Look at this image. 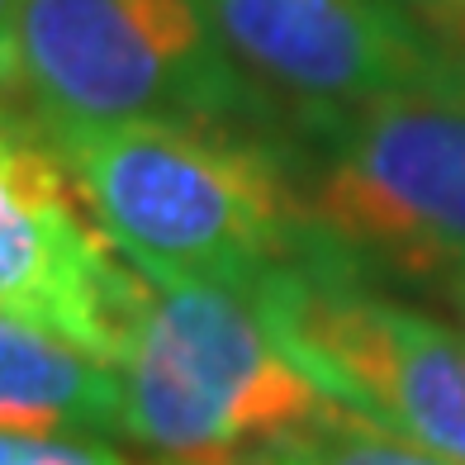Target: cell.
I'll list each match as a JSON object with an SVG mask.
<instances>
[{"mask_svg":"<svg viewBox=\"0 0 465 465\" xmlns=\"http://www.w3.org/2000/svg\"><path fill=\"white\" fill-rule=\"evenodd\" d=\"M44 134L81 204L143 281H200L252 300L313 242L281 143L176 124Z\"/></svg>","mask_w":465,"mask_h":465,"instance_id":"cell-1","label":"cell"},{"mask_svg":"<svg viewBox=\"0 0 465 465\" xmlns=\"http://www.w3.org/2000/svg\"><path fill=\"white\" fill-rule=\"evenodd\" d=\"M19 81L44 129H176L257 134L276 110L195 0H19Z\"/></svg>","mask_w":465,"mask_h":465,"instance_id":"cell-2","label":"cell"},{"mask_svg":"<svg viewBox=\"0 0 465 465\" xmlns=\"http://www.w3.org/2000/svg\"><path fill=\"white\" fill-rule=\"evenodd\" d=\"M114 375L124 432L176 465H238L328 409L257 304L200 281H147Z\"/></svg>","mask_w":465,"mask_h":465,"instance_id":"cell-3","label":"cell"},{"mask_svg":"<svg viewBox=\"0 0 465 465\" xmlns=\"http://www.w3.org/2000/svg\"><path fill=\"white\" fill-rule=\"evenodd\" d=\"M304 214L356 266L447 285L465 271V76L361 110H309Z\"/></svg>","mask_w":465,"mask_h":465,"instance_id":"cell-4","label":"cell"},{"mask_svg":"<svg viewBox=\"0 0 465 465\" xmlns=\"http://www.w3.org/2000/svg\"><path fill=\"white\" fill-rule=\"evenodd\" d=\"M252 304L328 404L465 465V332L371 290L319 228L304 262L266 281Z\"/></svg>","mask_w":465,"mask_h":465,"instance_id":"cell-5","label":"cell"},{"mask_svg":"<svg viewBox=\"0 0 465 465\" xmlns=\"http://www.w3.org/2000/svg\"><path fill=\"white\" fill-rule=\"evenodd\" d=\"M147 281L114 252L57 162L0 114V313L119 366Z\"/></svg>","mask_w":465,"mask_h":465,"instance_id":"cell-6","label":"cell"},{"mask_svg":"<svg viewBox=\"0 0 465 465\" xmlns=\"http://www.w3.org/2000/svg\"><path fill=\"white\" fill-rule=\"evenodd\" d=\"M228 57L300 110H361L465 76V57L399 0H195Z\"/></svg>","mask_w":465,"mask_h":465,"instance_id":"cell-7","label":"cell"},{"mask_svg":"<svg viewBox=\"0 0 465 465\" xmlns=\"http://www.w3.org/2000/svg\"><path fill=\"white\" fill-rule=\"evenodd\" d=\"M0 428L67 437L124 432L119 375L57 332L0 313Z\"/></svg>","mask_w":465,"mask_h":465,"instance_id":"cell-8","label":"cell"},{"mask_svg":"<svg viewBox=\"0 0 465 465\" xmlns=\"http://www.w3.org/2000/svg\"><path fill=\"white\" fill-rule=\"evenodd\" d=\"M238 465H460V460L409 447V441H399L390 432L371 428V422L342 413L337 404H328L323 413L300 422V428L247 451Z\"/></svg>","mask_w":465,"mask_h":465,"instance_id":"cell-9","label":"cell"},{"mask_svg":"<svg viewBox=\"0 0 465 465\" xmlns=\"http://www.w3.org/2000/svg\"><path fill=\"white\" fill-rule=\"evenodd\" d=\"M0 465H129V460L95 437L0 428Z\"/></svg>","mask_w":465,"mask_h":465,"instance_id":"cell-10","label":"cell"},{"mask_svg":"<svg viewBox=\"0 0 465 465\" xmlns=\"http://www.w3.org/2000/svg\"><path fill=\"white\" fill-rule=\"evenodd\" d=\"M15 15L19 0H0V91L19 81V53H15Z\"/></svg>","mask_w":465,"mask_h":465,"instance_id":"cell-11","label":"cell"},{"mask_svg":"<svg viewBox=\"0 0 465 465\" xmlns=\"http://www.w3.org/2000/svg\"><path fill=\"white\" fill-rule=\"evenodd\" d=\"M418 15H428L437 29H447V38H465V0H404Z\"/></svg>","mask_w":465,"mask_h":465,"instance_id":"cell-12","label":"cell"},{"mask_svg":"<svg viewBox=\"0 0 465 465\" xmlns=\"http://www.w3.org/2000/svg\"><path fill=\"white\" fill-rule=\"evenodd\" d=\"M441 290H447V300H451L456 319H460V332H465V271H460V276H451V281L441 285Z\"/></svg>","mask_w":465,"mask_h":465,"instance_id":"cell-13","label":"cell"}]
</instances>
